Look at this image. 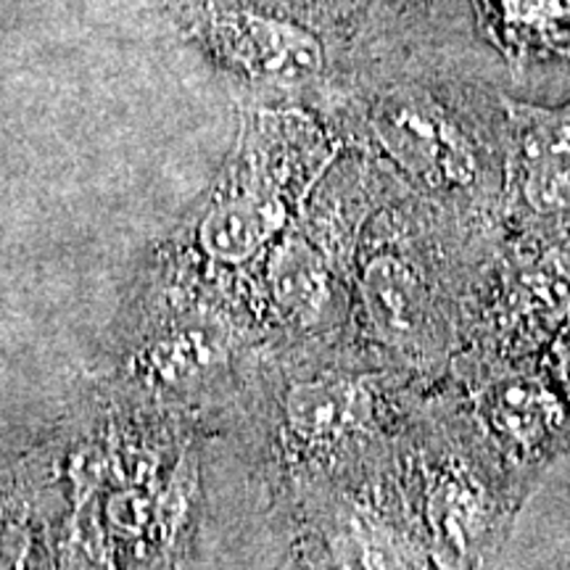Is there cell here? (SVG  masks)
I'll list each match as a JSON object with an SVG mask.
<instances>
[{
	"mask_svg": "<svg viewBox=\"0 0 570 570\" xmlns=\"http://www.w3.org/2000/svg\"><path fill=\"white\" fill-rule=\"evenodd\" d=\"M288 206L281 188H248L214 206L204 223V246L223 262H248L281 235Z\"/></svg>",
	"mask_w": 570,
	"mask_h": 570,
	"instance_id": "obj_9",
	"label": "cell"
},
{
	"mask_svg": "<svg viewBox=\"0 0 570 570\" xmlns=\"http://www.w3.org/2000/svg\"><path fill=\"white\" fill-rule=\"evenodd\" d=\"M267 302L275 312V331L302 338H327L346 317L348 291L323 252L304 240L275 246L267 267Z\"/></svg>",
	"mask_w": 570,
	"mask_h": 570,
	"instance_id": "obj_6",
	"label": "cell"
},
{
	"mask_svg": "<svg viewBox=\"0 0 570 570\" xmlns=\"http://www.w3.org/2000/svg\"><path fill=\"white\" fill-rule=\"evenodd\" d=\"M375 135L391 159L431 190L468 188L479 175L473 142L423 92L386 98L375 117Z\"/></svg>",
	"mask_w": 570,
	"mask_h": 570,
	"instance_id": "obj_5",
	"label": "cell"
},
{
	"mask_svg": "<svg viewBox=\"0 0 570 570\" xmlns=\"http://www.w3.org/2000/svg\"><path fill=\"white\" fill-rule=\"evenodd\" d=\"M275 454L298 487H323L383 458L391 428L407 415L402 391L410 373L296 362L275 375Z\"/></svg>",
	"mask_w": 570,
	"mask_h": 570,
	"instance_id": "obj_1",
	"label": "cell"
},
{
	"mask_svg": "<svg viewBox=\"0 0 570 570\" xmlns=\"http://www.w3.org/2000/svg\"><path fill=\"white\" fill-rule=\"evenodd\" d=\"M481 30L510 61H570V0H473Z\"/></svg>",
	"mask_w": 570,
	"mask_h": 570,
	"instance_id": "obj_8",
	"label": "cell"
},
{
	"mask_svg": "<svg viewBox=\"0 0 570 570\" xmlns=\"http://www.w3.org/2000/svg\"><path fill=\"white\" fill-rule=\"evenodd\" d=\"M362 348L377 365L428 370L446 360L460 333L454 291L415 254L396 246L373 248L352 281Z\"/></svg>",
	"mask_w": 570,
	"mask_h": 570,
	"instance_id": "obj_2",
	"label": "cell"
},
{
	"mask_svg": "<svg viewBox=\"0 0 570 570\" xmlns=\"http://www.w3.org/2000/svg\"><path fill=\"white\" fill-rule=\"evenodd\" d=\"M473 402L497 454L523 483L570 452V407L547 370L499 365Z\"/></svg>",
	"mask_w": 570,
	"mask_h": 570,
	"instance_id": "obj_3",
	"label": "cell"
},
{
	"mask_svg": "<svg viewBox=\"0 0 570 570\" xmlns=\"http://www.w3.org/2000/svg\"><path fill=\"white\" fill-rule=\"evenodd\" d=\"M225 53L254 80L275 85H302L325 67L317 38L291 21L233 13L219 27Z\"/></svg>",
	"mask_w": 570,
	"mask_h": 570,
	"instance_id": "obj_7",
	"label": "cell"
},
{
	"mask_svg": "<svg viewBox=\"0 0 570 570\" xmlns=\"http://www.w3.org/2000/svg\"><path fill=\"white\" fill-rule=\"evenodd\" d=\"M510 209L525 238L570 244V109L508 104Z\"/></svg>",
	"mask_w": 570,
	"mask_h": 570,
	"instance_id": "obj_4",
	"label": "cell"
},
{
	"mask_svg": "<svg viewBox=\"0 0 570 570\" xmlns=\"http://www.w3.org/2000/svg\"><path fill=\"white\" fill-rule=\"evenodd\" d=\"M544 370L547 375L552 377L554 389L560 391V396L566 399V404L570 407V317L568 323L558 331V336L552 338L550 365Z\"/></svg>",
	"mask_w": 570,
	"mask_h": 570,
	"instance_id": "obj_10",
	"label": "cell"
}]
</instances>
